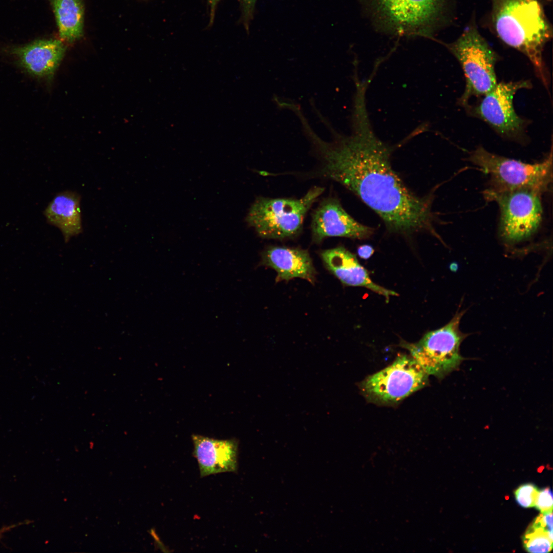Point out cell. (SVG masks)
Wrapping results in <instances>:
<instances>
[{
  "label": "cell",
  "instance_id": "2",
  "mask_svg": "<svg viewBox=\"0 0 553 553\" xmlns=\"http://www.w3.org/2000/svg\"><path fill=\"white\" fill-rule=\"evenodd\" d=\"M491 20L497 36L505 44L524 54L546 86L543 59L545 45L552 29L539 0H491Z\"/></svg>",
  "mask_w": 553,
  "mask_h": 553
},
{
  "label": "cell",
  "instance_id": "19",
  "mask_svg": "<svg viewBox=\"0 0 553 553\" xmlns=\"http://www.w3.org/2000/svg\"><path fill=\"white\" fill-rule=\"evenodd\" d=\"M538 491L537 487L533 484L521 485L515 492L516 500L522 507H534Z\"/></svg>",
  "mask_w": 553,
  "mask_h": 553
},
{
  "label": "cell",
  "instance_id": "13",
  "mask_svg": "<svg viewBox=\"0 0 553 553\" xmlns=\"http://www.w3.org/2000/svg\"><path fill=\"white\" fill-rule=\"evenodd\" d=\"M192 440L193 455L198 462L201 477L237 471L238 442L236 439L193 435Z\"/></svg>",
  "mask_w": 553,
  "mask_h": 553
},
{
  "label": "cell",
  "instance_id": "5",
  "mask_svg": "<svg viewBox=\"0 0 553 553\" xmlns=\"http://www.w3.org/2000/svg\"><path fill=\"white\" fill-rule=\"evenodd\" d=\"M324 190L314 186L300 199L258 198L249 210L247 222L263 238L293 237L301 230L307 212Z\"/></svg>",
  "mask_w": 553,
  "mask_h": 553
},
{
  "label": "cell",
  "instance_id": "21",
  "mask_svg": "<svg viewBox=\"0 0 553 553\" xmlns=\"http://www.w3.org/2000/svg\"><path fill=\"white\" fill-rule=\"evenodd\" d=\"M242 10V21L246 30H248L253 18L255 6L258 0H238Z\"/></svg>",
  "mask_w": 553,
  "mask_h": 553
},
{
  "label": "cell",
  "instance_id": "4",
  "mask_svg": "<svg viewBox=\"0 0 553 553\" xmlns=\"http://www.w3.org/2000/svg\"><path fill=\"white\" fill-rule=\"evenodd\" d=\"M552 152L543 161L533 164L490 153L479 146L468 160L490 178V187L496 191L531 189L548 192L552 180Z\"/></svg>",
  "mask_w": 553,
  "mask_h": 553
},
{
  "label": "cell",
  "instance_id": "15",
  "mask_svg": "<svg viewBox=\"0 0 553 553\" xmlns=\"http://www.w3.org/2000/svg\"><path fill=\"white\" fill-rule=\"evenodd\" d=\"M262 264L277 272L276 282L294 278L305 279L313 284L315 271L309 253L299 248L271 246L262 254Z\"/></svg>",
  "mask_w": 553,
  "mask_h": 553
},
{
  "label": "cell",
  "instance_id": "1",
  "mask_svg": "<svg viewBox=\"0 0 553 553\" xmlns=\"http://www.w3.org/2000/svg\"><path fill=\"white\" fill-rule=\"evenodd\" d=\"M390 151L369 131H360L338 149L323 155L318 173L357 196L393 232L427 230L434 235L430 197L416 196L390 163Z\"/></svg>",
  "mask_w": 553,
  "mask_h": 553
},
{
  "label": "cell",
  "instance_id": "17",
  "mask_svg": "<svg viewBox=\"0 0 553 553\" xmlns=\"http://www.w3.org/2000/svg\"><path fill=\"white\" fill-rule=\"evenodd\" d=\"M60 37L71 42L82 34L83 8L81 0H51Z\"/></svg>",
  "mask_w": 553,
  "mask_h": 553
},
{
  "label": "cell",
  "instance_id": "9",
  "mask_svg": "<svg viewBox=\"0 0 553 553\" xmlns=\"http://www.w3.org/2000/svg\"><path fill=\"white\" fill-rule=\"evenodd\" d=\"M428 377L411 356L401 354L388 367L366 377L360 389L370 401L393 404L426 386Z\"/></svg>",
  "mask_w": 553,
  "mask_h": 553
},
{
  "label": "cell",
  "instance_id": "22",
  "mask_svg": "<svg viewBox=\"0 0 553 553\" xmlns=\"http://www.w3.org/2000/svg\"><path fill=\"white\" fill-rule=\"evenodd\" d=\"M373 248L369 245H363L357 248L358 256L363 259H369L374 253Z\"/></svg>",
  "mask_w": 553,
  "mask_h": 553
},
{
  "label": "cell",
  "instance_id": "10",
  "mask_svg": "<svg viewBox=\"0 0 553 553\" xmlns=\"http://www.w3.org/2000/svg\"><path fill=\"white\" fill-rule=\"evenodd\" d=\"M530 87L528 80L497 83L473 107L472 112L500 135L520 139L524 133L525 121L516 113L513 99L518 90Z\"/></svg>",
  "mask_w": 553,
  "mask_h": 553
},
{
  "label": "cell",
  "instance_id": "23",
  "mask_svg": "<svg viewBox=\"0 0 553 553\" xmlns=\"http://www.w3.org/2000/svg\"><path fill=\"white\" fill-rule=\"evenodd\" d=\"M220 1V0H207L208 4L209 7L210 24L214 20L216 7Z\"/></svg>",
  "mask_w": 553,
  "mask_h": 553
},
{
  "label": "cell",
  "instance_id": "20",
  "mask_svg": "<svg viewBox=\"0 0 553 553\" xmlns=\"http://www.w3.org/2000/svg\"><path fill=\"white\" fill-rule=\"evenodd\" d=\"M535 506L541 513L552 512V493L550 488H544L538 491L535 500Z\"/></svg>",
  "mask_w": 553,
  "mask_h": 553
},
{
  "label": "cell",
  "instance_id": "11",
  "mask_svg": "<svg viewBox=\"0 0 553 553\" xmlns=\"http://www.w3.org/2000/svg\"><path fill=\"white\" fill-rule=\"evenodd\" d=\"M66 51L57 39H38L20 45H8L2 53L12 57L14 63L29 75L50 80L59 66Z\"/></svg>",
  "mask_w": 553,
  "mask_h": 553
},
{
  "label": "cell",
  "instance_id": "12",
  "mask_svg": "<svg viewBox=\"0 0 553 553\" xmlns=\"http://www.w3.org/2000/svg\"><path fill=\"white\" fill-rule=\"evenodd\" d=\"M311 227L312 240L316 243L331 237L366 239L374 231L373 228L355 220L335 198L320 203L312 214Z\"/></svg>",
  "mask_w": 553,
  "mask_h": 553
},
{
  "label": "cell",
  "instance_id": "7",
  "mask_svg": "<svg viewBox=\"0 0 553 553\" xmlns=\"http://www.w3.org/2000/svg\"><path fill=\"white\" fill-rule=\"evenodd\" d=\"M540 192L531 189L496 191L487 188L483 196L496 202L500 212L499 235L508 245L529 240L540 226L543 208Z\"/></svg>",
  "mask_w": 553,
  "mask_h": 553
},
{
  "label": "cell",
  "instance_id": "16",
  "mask_svg": "<svg viewBox=\"0 0 553 553\" xmlns=\"http://www.w3.org/2000/svg\"><path fill=\"white\" fill-rule=\"evenodd\" d=\"M48 222L61 231L66 242L82 232L80 196L66 191L57 194L45 210Z\"/></svg>",
  "mask_w": 553,
  "mask_h": 553
},
{
  "label": "cell",
  "instance_id": "14",
  "mask_svg": "<svg viewBox=\"0 0 553 553\" xmlns=\"http://www.w3.org/2000/svg\"><path fill=\"white\" fill-rule=\"evenodd\" d=\"M321 257L326 268L345 285L366 288L386 297L396 296L395 291L375 284L355 256L343 246L322 251Z\"/></svg>",
  "mask_w": 553,
  "mask_h": 553
},
{
  "label": "cell",
  "instance_id": "3",
  "mask_svg": "<svg viewBox=\"0 0 553 553\" xmlns=\"http://www.w3.org/2000/svg\"><path fill=\"white\" fill-rule=\"evenodd\" d=\"M358 1L373 28L385 34L430 38L450 20V0Z\"/></svg>",
  "mask_w": 553,
  "mask_h": 553
},
{
  "label": "cell",
  "instance_id": "18",
  "mask_svg": "<svg viewBox=\"0 0 553 553\" xmlns=\"http://www.w3.org/2000/svg\"><path fill=\"white\" fill-rule=\"evenodd\" d=\"M553 535L534 522L524 536L525 549L531 553H547L552 548Z\"/></svg>",
  "mask_w": 553,
  "mask_h": 553
},
{
  "label": "cell",
  "instance_id": "24",
  "mask_svg": "<svg viewBox=\"0 0 553 553\" xmlns=\"http://www.w3.org/2000/svg\"><path fill=\"white\" fill-rule=\"evenodd\" d=\"M24 523H25V522L19 523L18 524H12V525H11L10 526H3V527H2L0 529V539L2 538V537H3V534L4 533H5L6 532H7L8 531L10 530L11 529H12V528H14L15 527H17V526L19 525L20 524H24Z\"/></svg>",
  "mask_w": 553,
  "mask_h": 553
},
{
  "label": "cell",
  "instance_id": "6",
  "mask_svg": "<svg viewBox=\"0 0 553 553\" xmlns=\"http://www.w3.org/2000/svg\"><path fill=\"white\" fill-rule=\"evenodd\" d=\"M446 45L460 63L465 77V91L460 99L462 104L467 105L471 96H483L495 87L498 56L474 22L466 27L456 40Z\"/></svg>",
  "mask_w": 553,
  "mask_h": 553
},
{
  "label": "cell",
  "instance_id": "8",
  "mask_svg": "<svg viewBox=\"0 0 553 553\" xmlns=\"http://www.w3.org/2000/svg\"><path fill=\"white\" fill-rule=\"evenodd\" d=\"M464 312H457L445 326L426 333L415 343H402L429 375L442 378L459 368L464 360L460 346L467 334L459 329Z\"/></svg>",
  "mask_w": 553,
  "mask_h": 553
}]
</instances>
